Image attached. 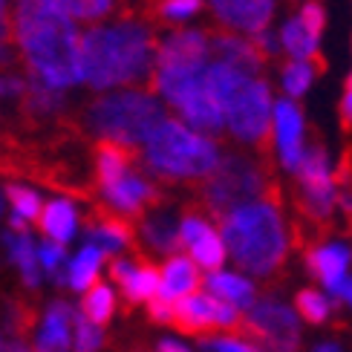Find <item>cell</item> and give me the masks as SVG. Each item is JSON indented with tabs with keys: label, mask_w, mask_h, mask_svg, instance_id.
Instances as JSON below:
<instances>
[{
	"label": "cell",
	"mask_w": 352,
	"mask_h": 352,
	"mask_svg": "<svg viewBox=\"0 0 352 352\" xmlns=\"http://www.w3.org/2000/svg\"><path fill=\"white\" fill-rule=\"evenodd\" d=\"M12 43L26 76L52 90L81 84V35L50 0H14Z\"/></svg>",
	"instance_id": "6da1fadb"
},
{
	"label": "cell",
	"mask_w": 352,
	"mask_h": 352,
	"mask_svg": "<svg viewBox=\"0 0 352 352\" xmlns=\"http://www.w3.org/2000/svg\"><path fill=\"white\" fill-rule=\"evenodd\" d=\"M156 43L148 21L133 14L110 26H90L81 35V81L90 90L148 87L151 93Z\"/></svg>",
	"instance_id": "7a4b0ae2"
},
{
	"label": "cell",
	"mask_w": 352,
	"mask_h": 352,
	"mask_svg": "<svg viewBox=\"0 0 352 352\" xmlns=\"http://www.w3.org/2000/svg\"><path fill=\"white\" fill-rule=\"evenodd\" d=\"M205 84L214 96L223 124L245 148H254L260 159H272L274 124H272V93L269 84L254 72L214 61L205 67Z\"/></svg>",
	"instance_id": "3957f363"
},
{
	"label": "cell",
	"mask_w": 352,
	"mask_h": 352,
	"mask_svg": "<svg viewBox=\"0 0 352 352\" xmlns=\"http://www.w3.org/2000/svg\"><path fill=\"white\" fill-rule=\"evenodd\" d=\"M219 240L226 254L254 277H272L280 272L289 254V231L280 214V197L248 202L219 219Z\"/></svg>",
	"instance_id": "277c9868"
},
{
	"label": "cell",
	"mask_w": 352,
	"mask_h": 352,
	"mask_svg": "<svg viewBox=\"0 0 352 352\" xmlns=\"http://www.w3.org/2000/svg\"><path fill=\"white\" fill-rule=\"evenodd\" d=\"M168 119L165 107L148 90H122L96 96L81 113L84 130L98 142H116L124 148H139Z\"/></svg>",
	"instance_id": "5b68a950"
},
{
	"label": "cell",
	"mask_w": 352,
	"mask_h": 352,
	"mask_svg": "<svg viewBox=\"0 0 352 352\" xmlns=\"http://www.w3.org/2000/svg\"><path fill=\"white\" fill-rule=\"evenodd\" d=\"M144 168L153 176L168 182H202L208 176L217 162H219V148L214 139L197 133L188 124L165 119L144 142Z\"/></svg>",
	"instance_id": "8992f818"
},
{
	"label": "cell",
	"mask_w": 352,
	"mask_h": 352,
	"mask_svg": "<svg viewBox=\"0 0 352 352\" xmlns=\"http://www.w3.org/2000/svg\"><path fill=\"white\" fill-rule=\"evenodd\" d=\"M202 205L211 217L223 219L226 214L243 208L248 202L280 197L269 159H260L257 153H226L219 156L217 168L202 179Z\"/></svg>",
	"instance_id": "52a82bcc"
},
{
	"label": "cell",
	"mask_w": 352,
	"mask_h": 352,
	"mask_svg": "<svg viewBox=\"0 0 352 352\" xmlns=\"http://www.w3.org/2000/svg\"><path fill=\"white\" fill-rule=\"evenodd\" d=\"M298 176V205L312 223H329L332 211L338 205V188L329 170V153L324 144H315L312 151H303V159L295 170Z\"/></svg>",
	"instance_id": "ba28073f"
},
{
	"label": "cell",
	"mask_w": 352,
	"mask_h": 352,
	"mask_svg": "<svg viewBox=\"0 0 352 352\" xmlns=\"http://www.w3.org/2000/svg\"><path fill=\"white\" fill-rule=\"evenodd\" d=\"M245 329L254 335L260 352H298L300 318L277 298H263L245 312Z\"/></svg>",
	"instance_id": "9c48e42d"
},
{
	"label": "cell",
	"mask_w": 352,
	"mask_h": 352,
	"mask_svg": "<svg viewBox=\"0 0 352 352\" xmlns=\"http://www.w3.org/2000/svg\"><path fill=\"white\" fill-rule=\"evenodd\" d=\"M208 58H211L208 29H176V32H170L165 41L156 43L153 78L156 76H182V72H199V69L208 67Z\"/></svg>",
	"instance_id": "30bf717a"
},
{
	"label": "cell",
	"mask_w": 352,
	"mask_h": 352,
	"mask_svg": "<svg viewBox=\"0 0 352 352\" xmlns=\"http://www.w3.org/2000/svg\"><path fill=\"white\" fill-rule=\"evenodd\" d=\"M170 324L182 332H208V329H234L240 324V312L228 303L211 298L208 292H194L173 303Z\"/></svg>",
	"instance_id": "8fae6325"
},
{
	"label": "cell",
	"mask_w": 352,
	"mask_h": 352,
	"mask_svg": "<svg viewBox=\"0 0 352 352\" xmlns=\"http://www.w3.org/2000/svg\"><path fill=\"white\" fill-rule=\"evenodd\" d=\"M179 245L190 252V260L197 263V269L223 272L226 245L202 214H185L179 219Z\"/></svg>",
	"instance_id": "7c38bea8"
},
{
	"label": "cell",
	"mask_w": 352,
	"mask_h": 352,
	"mask_svg": "<svg viewBox=\"0 0 352 352\" xmlns=\"http://www.w3.org/2000/svg\"><path fill=\"white\" fill-rule=\"evenodd\" d=\"M217 21L234 35H260L266 32L274 14V0H208Z\"/></svg>",
	"instance_id": "4fadbf2b"
},
{
	"label": "cell",
	"mask_w": 352,
	"mask_h": 352,
	"mask_svg": "<svg viewBox=\"0 0 352 352\" xmlns=\"http://www.w3.org/2000/svg\"><path fill=\"white\" fill-rule=\"evenodd\" d=\"M101 190H104V199L113 208V214H119V217H139V214H144V208L159 205L156 185H151L136 170H127L122 179H116L113 185L101 188Z\"/></svg>",
	"instance_id": "5bb4252c"
},
{
	"label": "cell",
	"mask_w": 352,
	"mask_h": 352,
	"mask_svg": "<svg viewBox=\"0 0 352 352\" xmlns=\"http://www.w3.org/2000/svg\"><path fill=\"white\" fill-rule=\"evenodd\" d=\"M312 274L320 283L329 289L332 298H344V289L349 283V263H352V252L346 243H324L309 248L306 254Z\"/></svg>",
	"instance_id": "9a60e30c"
},
{
	"label": "cell",
	"mask_w": 352,
	"mask_h": 352,
	"mask_svg": "<svg viewBox=\"0 0 352 352\" xmlns=\"http://www.w3.org/2000/svg\"><path fill=\"white\" fill-rule=\"evenodd\" d=\"M274 124V142L280 151V165L295 173L303 159V116L295 101H277L272 113Z\"/></svg>",
	"instance_id": "2e32d148"
},
{
	"label": "cell",
	"mask_w": 352,
	"mask_h": 352,
	"mask_svg": "<svg viewBox=\"0 0 352 352\" xmlns=\"http://www.w3.org/2000/svg\"><path fill=\"white\" fill-rule=\"evenodd\" d=\"M110 277L122 286L127 303H151L159 292V269L144 260H124L116 257L110 263Z\"/></svg>",
	"instance_id": "e0dca14e"
},
{
	"label": "cell",
	"mask_w": 352,
	"mask_h": 352,
	"mask_svg": "<svg viewBox=\"0 0 352 352\" xmlns=\"http://www.w3.org/2000/svg\"><path fill=\"white\" fill-rule=\"evenodd\" d=\"M72 309L64 300H52L35 332V352H69L72 349Z\"/></svg>",
	"instance_id": "ac0fdd59"
},
{
	"label": "cell",
	"mask_w": 352,
	"mask_h": 352,
	"mask_svg": "<svg viewBox=\"0 0 352 352\" xmlns=\"http://www.w3.org/2000/svg\"><path fill=\"white\" fill-rule=\"evenodd\" d=\"M64 104H67L64 93H58V90H52V87H47L43 81L26 76V93H23V98H21V104H18L21 124L38 127V124H43V122L55 119V116L64 110Z\"/></svg>",
	"instance_id": "d6986e66"
},
{
	"label": "cell",
	"mask_w": 352,
	"mask_h": 352,
	"mask_svg": "<svg viewBox=\"0 0 352 352\" xmlns=\"http://www.w3.org/2000/svg\"><path fill=\"white\" fill-rule=\"evenodd\" d=\"M199 269L197 263L185 257V254H173L165 260L162 272H159V292L156 298L165 300V303H176L182 300L188 295H194V292L199 289Z\"/></svg>",
	"instance_id": "ffe728a7"
},
{
	"label": "cell",
	"mask_w": 352,
	"mask_h": 352,
	"mask_svg": "<svg viewBox=\"0 0 352 352\" xmlns=\"http://www.w3.org/2000/svg\"><path fill=\"white\" fill-rule=\"evenodd\" d=\"M87 243L96 245L101 254H119L122 248L133 245V226L113 211H98L96 219L87 226Z\"/></svg>",
	"instance_id": "44dd1931"
},
{
	"label": "cell",
	"mask_w": 352,
	"mask_h": 352,
	"mask_svg": "<svg viewBox=\"0 0 352 352\" xmlns=\"http://www.w3.org/2000/svg\"><path fill=\"white\" fill-rule=\"evenodd\" d=\"M205 289H208L211 298L228 303L231 309H237V312H248L257 303L254 283L243 274H234V272H211L205 277Z\"/></svg>",
	"instance_id": "7402d4cb"
},
{
	"label": "cell",
	"mask_w": 352,
	"mask_h": 352,
	"mask_svg": "<svg viewBox=\"0 0 352 352\" xmlns=\"http://www.w3.org/2000/svg\"><path fill=\"white\" fill-rule=\"evenodd\" d=\"M96 179L101 188L113 185L116 179L130 170V165L139 159V148H124L116 142H96Z\"/></svg>",
	"instance_id": "603a6c76"
},
{
	"label": "cell",
	"mask_w": 352,
	"mask_h": 352,
	"mask_svg": "<svg viewBox=\"0 0 352 352\" xmlns=\"http://www.w3.org/2000/svg\"><path fill=\"white\" fill-rule=\"evenodd\" d=\"M38 228L47 234V237L58 245H67L72 237H76L78 228V214L72 208L69 199H52L41 208L38 214Z\"/></svg>",
	"instance_id": "cb8c5ba5"
},
{
	"label": "cell",
	"mask_w": 352,
	"mask_h": 352,
	"mask_svg": "<svg viewBox=\"0 0 352 352\" xmlns=\"http://www.w3.org/2000/svg\"><path fill=\"white\" fill-rule=\"evenodd\" d=\"M142 240L148 243L151 252H159V254H168L173 257L176 248H179V223H173L170 214H148L142 219Z\"/></svg>",
	"instance_id": "d4e9b609"
},
{
	"label": "cell",
	"mask_w": 352,
	"mask_h": 352,
	"mask_svg": "<svg viewBox=\"0 0 352 352\" xmlns=\"http://www.w3.org/2000/svg\"><path fill=\"white\" fill-rule=\"evenodd\" d=\"M280 41H283V50L292 55V61H306V64H312L318 72L327 69V61H324V58H320V52H318V41L306 35V29L300 26L298 18H292V21L283 26Z\"/></svg>",
	"instance_id": "484cf974"
},
{
	"label": "cell",
	"mask_w": 352,
	"mask_h": 352,
	"mask_svg": "<svg viewBox=\"0 0 352 352\" xmlns=\"http://www.w3.org/2000/svg\"><path fill=\"white\" fill-rule=\"evenodd\" d=\"M6 245H9V257L12 263L18 266L23 283L29 289H35L41 283V266H38V254H35V243L29 234H14L9 231L6 234Z\"/></svg>",
	"instance_id": "4316f807"
},
{
	"label": "cell",
	"mask_w": 352,
	"mask_h": 352,
	"mask_svg": "<svg viewBox=\"0 0 352 352\" xmlns=\"http://www.w3.org/2000/svg\"><path fill=\"white\" fill-rule=\"evenodd\" d=\"M101 263H104V254H101L96 245L87 243L81 252L72 257L69 266H67V283H69V289L87 292L93 283H98V269H101Z\"/></svg>",
	"instance_id": "83f0119b"
},
{
	"label": "cell",
	"mask_w": 352,
	"mask_h": 352,
	"mask_svg": "<svg viewBox=\"0 0 352 352\" xmlns=\"http://www.w3.org/2000/svg\"><path fill=\"white\" fill-rule=\"evenodd\" d=\"M113 312H116V292L107 283H93L90 289L84 292L81 315L90 320V324L104 329V324L113 318Z\"/></svg>",
	"instance_id": "f1b7e54d"
},
{
	"label": "cell",
	"mask_w": 352,
	"mask_h": 352,
	"mask_svg": "<svg viewBox=\"0 0 352 352\" xmlns=\"http://www.w3.org/2000/svg\"><path fill=\"white\" fill-rule=\"evenodd\" d=\"M50 3L58 12H64L69 21L76 18L84 23H96V21H104L107 14H113L119 0H50Z\"/></svg>",
	"instance_id": "f546056e"
},
{
	"label": "cell",
	"mask_w": 352,
	"mask_h": 352,
	"mask_svg": "<svg viewBox=\"0 0 352 352\" xmlns=\"http://www.w3.org/2000/svg\"><path fill=\"white\" fill-rule=\"evenodd\" d=\"M295 312H298V318L306 320V324L320 327V324H327V318L332 312V300L318 289H300L298 298H295Z\"/></svg>",
	"instance_id": "4dcf8cb0"
},
{
	"label": "cell",
	"mask_w": 352,
	"mask_h": 352,
	"mask_svg": "<svg viewBox=\"0 0 352 352\" xmlns=\"http://www.w3.org/2000/svg\"><path fill=\"white\" fill-rule=\"evenodd\" d=\"M104 346V329L90 324L81 312L72 315V349L76 352H98Z\"/></svg>",
	"instance_id": "1f68e13d"
},
{
	"label": "cell",
	"mask_w": 352,
	"mask_h": 352,
	"mask_svg": "<svg viewBox=\"0 0 352 352\" xmlns=\"http://www.w3.org/2000/svg\"><path fill=\"white\" fill-rule=\"evenodd\" d=\"M6 199L12 202V208H14V217H21V219H35L38 223V214H41V197L35 194L32 188H26V185H18V182H9L6 185Z\"/></svg>",
	"instance_id": "d6a6232c"
},
{
	"label": "cell",
	"mask_w": 352,
	"mask_h": 352,
	"mask_svg": "<svg viewBox=\"0 0 352 352\" xmlns=\"http://www.w3.org/2000/svg\"><path fill=\"white\" fill-rule=\"evenodd\" d=\"M35 254H38V266H41L43 272L52 274L58 283H67V272H64L67 248H64V245H58V243L47 240V243H41V245L35 248Z\"/></svg>",
	"instance_id": "836d02e7"
},
{
	"label": "cell",
	"mask_w": 352,
	"mask_h": 352,
	"mask_svg": "<svg viewBox=\"0 0 352 352\" xmlns=\"http://www.w3.org/2000/svg\"><path fill=\"white\" fill-rule=\"evenodd\" d=\"M315 72H318V69H315L312 64H306V61H289V64L283 67V87H286V93H289L292 98L303 96L306 90H309Z\"/></svg>",
	"instance_id": "e575fe53"
},
{
	"label": "cell",
	"mask_w": 352,
	"mask_h": 352,
	"mask_svg": "<svg viewBox=\"0 0 352 352\" xmlns=\"http://www.w3.org/2000/svg\"><path fill=\"white\" fill-rule=\"evenodd\" d=\"M298 21L306 29V35L320 41V32H324V23H327V9L320 6V3H315V0H309V3L300 9V18Z\"/></svg>",
	"instance_id": "d590c367"
},
{
	"label": "cell",
	"mask_w": 352,
	"mask_h": 352,
	"mask_svg": "<svg viewBox=\"0 0 352 352\" xmlns=\"http://www.w3.org/2000/svg\"><path fill=\"white\" fill-rule=\"evenodd\" d=\"M202 352H260L254 346V341L245 338H231V335H223V338H202L199 341Z\"/></svg>",
	"instance_id": "8d00e7d4"
},
{
	"label": "cell",
	"mask_w": 352,
	"mask_h": 352,
	"mask_svg": "<svg viewBox=\"0 0 352 352\" xmlns=\"http://www.w3.org/2000/svg\"><path fill=\"white\" fill-rule=\"evenodd\" d=\"M148 312H151V318L156 320V324H170V315H173V303H165V300L153 298V300L148 303Z\"/></svg>",
	"instance_id": "74e56055"
},
{
	"label": "cell",
	"mask_w": 352,
	"mask_h": 352,
	"mask_svg": "<svg viewBox=\"0 0 352 352\" xmlns=\"http://www.w3.org/2000/svg\"><path fill=\"white\" fill-rule=\"evenodd\" d=\"M341 122H344L346 130L352 127V76L346 78V93H344V101H341Z\"/></svg>",
	"instance_id": "f35d334b"
},
{
	"label": "cell",
	"mask_w": 352,
	"mask_h": 352,
	"mask_svg": "<svg viewBox=\"0 0 352 352\" xmlns=\"http://www.w3.org/2000/svg\"><path fill=\"white\" fill-rule=\"evenodd\" d=\"M156 352H194V349L185 346L182 341H176V338H162L156 344Z\"/></svg>",
	"instance_id": "ab89813d"
},
{
	"label": "cell",
	"mask_w": 352,
	"mask_h": 352,
	"mask_svg": "<svg viewBox=\"0 0 352 352\" xmlns=\"http://www.w3.org/2000/svg\"><path fill=\"white\" fill-rule=\"evenodd\" d=\"M312 352H344V346L338 341H320L312 346Z\"/></svg>",
	"instance_id": "60d3db41"
},
{
	"label": "cell",
	"mask_w": 352,
	"mask_h": 352,
	"mask_svg": "<svg viewBox=\"0 0 352 352\" xmlns=\"http://www.w3.org/2000/svg\"><path fill=\"white\" fill-rule=\"evenodd\" d=\"M344 300L352 306V277H349V283H346V289H344Z\"/></svg>",
	"instance_id": "b9f144b4"
},
{
	"label": "cell",
	"mask_w": 352,
	"mask_h": 352,
	"mask_svg": "<svg viewBox=\"0 0 352 352\" xmlns=\"http://www.w3.org/2000/svg\"><path fill=\"white\" fill-rule=\"evenodd\" d=\"M3 349H6V346H3V335H0V352H3Z\"/></svg>",
	"instance_id": "7bdbcfd3"
},
{
	"label": "cell",
	"mask_w": 352,
	"mask_h": 352,
	"mask_svg": "<svg viewBox=\"0 0 352 352\" xmlns=\"http://www.w3.org/2000/svg\"><path fill=\"white\" fill-rule=\"evenodd\" d=\"M0 208H3V205H0Z\"/></svg>",
	"instance_id": "ee69618b"
},
{
	"label": "cell",
	"mask_w": 352,
	"mask_h": 352,
	"mask_svg": "<svg viewBox=\"0 0 352 352\" xmlns=\"http://www.w3.org/2000/svg\"><path fill=\"white\" fill-rule=\"evenodd\" d=\"M3 3H6V0H3Z\"/></svg>",
	"instance_id": "f6af8a7d"
}]
</instances>
